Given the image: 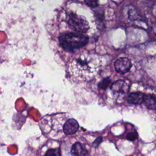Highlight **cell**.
Segmentation results:
<instances>
[{
  "label": "cell",
  "mask_w": 156,
  "mask_h": 156,
  "mask_svg": "<svg viewBox=\"0 0 156 156\" xmlns=\"http://www.w3.org/2000/svg\"><path fill=\"white\" fill-rule=\"evenodd\" d=\"M94 63L93 55H80L70 62L68 66V73L73 78H87L94 68Z\"/></svg>",
  "instance_id": "1"
},
{
  "label": "cell",
  "mask_w": 156,
  "mask_h": 156,
  "mask_svg": "<svg viewBox=\"0 0 156 156\" xmlns=\"http://www.w3.org/2000/svg\"><path fill=\"white\" fill-rule=\"evenodd\" d=\"M61 47L66 51H73L85 46L88 42V37L80 33H64L58 38Z\"/></svg>",
  "instance_id": "2"
},
{
  "label": "cell",
  "mask_w": 156,
  "mask_h": 156,
  "mask_svg": "<svg viewBox=\"0 0 156 156\" xmlns=\"http://www.w3.org/2000/svg\"><path fill=\"white\" fill-rule=\"evenodd\" d=\"M66 22L71 29L77 33H85L89 29V24L86 19L73 12L67 14Z\"/></svg>",
  "instance_id": "3"
},
{
  "label": "cell",
  "mask_w": 156,
  "mask_h": 156,
  "mask_svg": "<svg viewBox=\"0 0 156 156\" xmlns=\"http://www.w3.org/2000/svg\"><path fill=\"white\" fill-rule=\"evenodd\" d=\"M114 66L117 73L125 74L130 70L132 64L129 58L126 57H120L115 61Z\"/></svg>",
  "instance_id": "4"
},
{
  "label": "cell",
  "mask_w": 156,
  "mask_h": 156,
  "mask_svg": "<svg viewBox=\"0 0 156 156\" xmlns=\"http://www.w3.org/2000/svg\"><path fill=\"white\" fill-rule=\"evenodd\" d=\"M130 85L124 80H118L113 82L111 86L112 90L115 93L126 94L129 90Z\"/></svg>",
  "instance_id": "5"
},
{
  "label": "cell",
  "mask_w": 156,
  "mask_h": 156,
  "mask_svg": "<svg viewBox=\"0 0 156 156\" xmlns=\"http://www.w3.org/2000/svg\"><path fill=\"white\" fill-rule=\"evenodd\" d=\"M78 122L73 118L68 119L63 125V130L66 135H72L75 133L79 129Z\"/></svg>",
  "instance_id": "6"
},
{
  "label": "cell",
  "mask_w": 156,
  "mask_h": 156,
  "mask_svg": "<svg viewBox=\"0 0 156 156\" xmlns=\"http://www.w3.org/2000/svg\"><path fill=\"white\" fill-rule=\"evenodd\" d=\"M71 154L72 156H88V155L85 147L79 142L75 143L72 146Z\"/></svg>",
  "instance_id": "7"
},
{
  "label": "cell",
  "mask_w": 156,
  "mask_h": 156,
  "mask_svg": "<svg viewBox=\"0 0 156 156\" xmlns=\"http://www.w3.org/2000/svg\"><path fill=\"white\" fill-rule=\"evenodd\" d=\"M145 94L141 92H133L127 98V101L132 104H141L143 103Z\"/></svg>",
  "instance_id": "8"
},
{
  "label": "cell",
  "mask_w": 156,
  "mask_h": 156,
  "mask_svg": "<svg viewBox=\"0 0 156 156\" xmlns=\"http://www.w3.org/2000/svg\"><path fill=\"white\" fill-rule=\"evenodd\" d=\"M143 103L151 110H156V98L152 94H145Z\"/></svg>",
  "instance_id": "9"
},
{
  "label": "cell",
  "mask_w": 156,
  "mask_h": 156,
  "mask_svg": "<svg viewBox=\"0 0 156 156\" xmlns=\"http://www.w3.org/2000/svg\"><path fill=\"white\" fill-rule=\"evenodd\" d=\"M44 156H61V152L59 148L49 149Z\"/></svg>",
  "instance_id": "10"
},
{
  "label": "cell",
  "mask_w": 156,
  "mask_h": 156,
  "mask_svg": "<svg viewBox=\"0 0 156 156\" xmlns=\"http://www.w3.org/2000/svg\"><path fill=\"white\" fill-rule=\"evenodd\" d=\"M110 79L108 77L105 78L103 80H102L98 84V87L100 89H102V90H105L107 87L109 85V84L110 83Z\"/></svg>",
  "instance_id": "11"
},
{
  "label": "cell",
  "mask_w": 156,
  "mask_h": 156,
  "mask_svg": "<svg viewBox=\"0 0 156 156\" xmlns=\"http://www.w3.org/2000/svg\"><path fill=\"white\" fill-rule=\"evenodd\" d=\"M138 136L137 132L135 130L133 131H131L130 132H129L127 135H126V138L127 140H129V141H134L136 139Z\"/></svg>",
  "instance_id": "12"
},
{
  "label": "cell",
  "mask_w": 156,
  "mask_h": 156,
  "mask_svg": "<svg viewBox=\"0 0 156 156\" xmlns=\"http://www.w3.org/2000/svg\"><path fill=\"white\" fill-rule=\"evenodd\" d=\"M85 4L92 8H95L98 6V0H85Z\"/></svg>",
  "instance_id": "13"
},
{
  "label": "cell",
  "mask_w": 156,
  "mask_h": 156,
  "mask_svg": "<svg viewBox=\"0 0 156 156\" xmlns=\"http://www.w3.org/2000/svg\"><path fill=\"white\" fill-rule=\"evenodd\" d=\"M102 141V136H99V137H98V138L94 140V141L93 143V147H98V146L101 143Z\"/></svg>",
  "instance_id": "14"
}]
</instances>
